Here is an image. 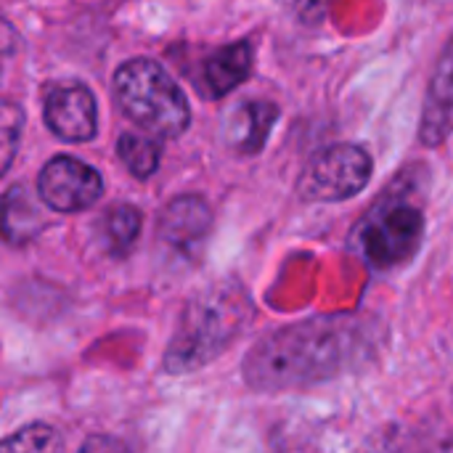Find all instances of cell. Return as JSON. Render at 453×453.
I'll return each instance as SVG.
<instances>
[{"label":"cell","mask_w":453,"mask_h":453,"mask_svg":"<svg viewBox=\"0 0 453 453\" xmlns=\"http://www.w3.org/2000/svg\"><path fill=\"white\" fill-rule=\"evenodd\" d=\"M380 324L366 313L316 316L257 340L242 372L260 393L305 390L366 364L380 348Z\"/></svg>","instance_id":"6da1fadb"},{"label":"cell","mask_w":453,"mask_h":453,"mask_svg":"<svg viewBox=\"0 0 453 453\" xmlns=\"http://www.w3.org/2000/svg\"><path fill=\"white\" fill-rule=\"evenodd\" d=\"M250 303L239 289H210L188 303L165 353L167 374H191L218 358L242 332Z\"/></svg>","instance_id":"7a4b0ae2"},{"label":"cell","mask_w":453,"mask_h":453,"mask_svg":"<svg viewBox=\"0 0 453 453\" xmlns=\"http://www.w3.org/2000/svg\"><path fill=\"white\" fill-rule=\"evenodd\" d=\"M119 111L154 138H178L191 125V106L180 85L151 58H130L114 72Z\"/></svg>","instance_id":"3957f363"},{"label":"cell","mask_w":453,"mask_h":453,"mask_svg":"<svg viewBox=\"0 0 453 453\" xmlns=\"http://www.w3.org/2000/svg\"><path fill=\"white\" fill-rule=\"evenodd\" d=\"M422 236L425 212L411 202L409 191L390 188L358 223L353 242L372 268L388 271L406 263L419 250Z\"/></svg>","instance_id":"277c9868"},{"label":"cell","mask_w":453,"mask_h":453,"mask_svg":"<svg viewBox=\"0 0 453 453\" xmlns=\"http://www.w3.org/2000/svg\"><path fill=\"white\" fill-rule=\"evenodd\" d=\"M372 173L374 162L366 149L356 143H334L305 165L297 191L305 202H345L369 186Z\"/></svg>","instance_id":"5b68a950"},{"label":"cell","mask_w":453,"mask_h":453,"mask_svg":"<svg viewBox=\"0 0 453 453\" xmlns=\"http://www.w3.org/2000/svg\"><path fill=\"white\" fill-rule=\"evenodd\" d=\"M104 194V180L96 167L58 154L48 159L37 175V196L53 212H82Z\"/></svg>","instance_id":"8992f818"},{"label":"cell","mask_w":453,"mask_h":453,"mask_svg":"<svg viewBox=\"0 0 453 453\" xmlns=\"http://www.w3.org/2000/svg\"><path fill=\"white\" fill-rule=\"evenodd\" d=\"M42 119L64 143H85L98 130V104L82 82H50L42 90Z\"/></svg>","instance_id":"52a82bcc"},{"label":"cell","mask_w":453,"mask_h":453,"mask_svg":"<svg viewBox=\"0 0 453 453\" xmlns=\"http://www.w3.org/2000/svg\"><path fill=\"white\" fill-rule=\"evenodd\" d=\"M453 135V35L443 45L435 69L427 82L422 117H419V143L425 149H438Z\"/></svg>","instance_id":"ba28073f"},{"label":"cell","mask_w":453,"mask_h":453,"mask_svg":"<svg viewBox=\"0 0 453 453\" xmlns=\"http://www.w3.org/2000/svg\"><path fill=\"white\" fill-rule=\"evenodd\" d=\"M157 228L165 244L188 255L207 239L212 228V210L202 196L180 194L162 210Z\"/></svg>","instance_id":"9c48e42d"},{"label":"cell","mask_w":453,"mask_h":453,"mask_svg":"<svg viewBox=\"0 0 453 453\" xmlns=\"http://www.w3.org/2000/svg\"><path fill=\"white\" fill-rule=\"evenodd\" d=\"M255 69V45L250 40L231 42L218 48L202 66V82L207 88V96L223 98L236 85H242Z\"/></svg>","instance_id":"30bf717a"},{"label":"cell","mask_w":453,"mask_h":453,"mask_svg":"<svg viewBox=\"0 0 453 453\" xmlns=\"http://www.w3.org/2000/svg\"><path fill=\"white\" fill-rule=\"evenodd\" d=\"M279 119V106L271 101H244L236 111L226 119V138L231 149L242 154H257L268 135L273 122Z\"/></svg>","instance_id":"8fae6325"},{"label":"cell","mask_w":453,"mask_h":453,"mask_svg":"<svg viewBox=\"0 0 453 453\" xmlns=\"http://www.w3.org/2000/svg\"><path fill=\"white\" fill-rule=\"evenodd\" d=\"M143 218L133 204H114L101 218V239L114 257H125L141 236Z\"/></svg>","instance_id":"7c38bea8"},{"label":"cell","mask_w":453,"mask_h":453,"mask_svg":"<svg viewBox=\"0 0 453 453\" xmlns=\"http://www.w3.org/2000/svg\"><path fill=\"white\" fill-rule=\"evenodd\" d=\"M117 157L122 165L130 170V175L146 180L157 173L159 159H162V146L151 135H138V133H122L117 141Z\"/></svg>","instance_id":"4fadbf2b"},{"label":"cell","mask_w":453,"mask_h":453,"mask_svg":"<svg viewBox=\"0 0 453 453\" xmlns=\"http://www.w3.org/2000/svg\"><path fill=\"white\" fill-rule=\"evenodd\" d=\"M0 453H64V438L56 427L35 422L8 435Z\"/></svg>","instance_id":"5bb4252c"},{"label":"cell","mask_w":453,"mask_h":453,"mask_svg":"<svg viewBox=\"0 0 453 453\" xmlns=\"http://www.w3.org/2000/svg\"><path fill=\"white\" fill-rule=\"evenodd\" d=\"M21 122H24V114L19 111V106L13 101H3V170L11 167V159L21 135Z\"/></svg>","instance_id":"9a60e30c"},{"label":"cell","mask_w":453,"mask_h":453,"mask_svg":"<svg viewBox=\"0 0 453 453\" xmlns=\"http://www.w3.org/2000/svg\"><path fill=\"white\" fill-rule=\"evenodd\" d=\"M77 453H130L127 446L111 435H90Z\"/></svg>","instance_id":"2e32d148"},{"label":"cell","mask_w":453,"mask_h":453,"mask_svg":"<svg viewBox=\"0 0 453 453\" xmlns=\"http://www.w3.org/2000/svg\"><path fill=\"white\" fill-rule=\"evenodd\" d=\"M297 13L308 21H316L324 16V8H326V0H292Z\"/></svg>","instance_id":"e0dca14e"}]
</instances>
